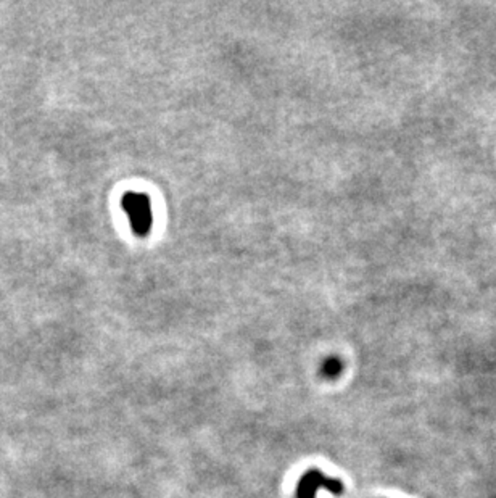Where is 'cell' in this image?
<instances>
[{
  "instance_id": "6da1fadb",
  "label": "cell",
  "mask_w": 496,
  "mask_h": 498,
  "mask_svg": "<svg viewBox=\"0 0 496 498\" xmlns=\"http://www.w3.org/2000/svg\"><path fill=\"white\" fill-rule=\"evenodd\" d=\"M122 210L127 213L131 228L137 235H145L151 228V205L142 192H127L122 197Z\"/></svg>"
},
{
  "instance_id": "7a4b0ae2",
  "label": "cell",
  "mask_w": 496,
  "mask_h": 498,
  "mask_svg": "<svg viewBox=\"0 0 496 498\" xmlns=\"http://www.w3.org/2000/svg\"><path fill=\"white\" fill-rule=\"evenodd\" d=\"M321 489H326L327 492H331L332 495L340 497L343 495L345 486H343V482L337 479V477L324 474V472L319 470H309L304 472L302 479L298 481L295 498H316L318 492Z\"/></svg>"
},
{
  "instance_id": "3957f363",
  "label": "cell",
  "mask_w": 496,
  "mask_h": 498,
  "mask_svg": "<svg viewBox=\"0 0 496 498\" xmlns=\"http://www.w3.org/2000/svg\"><path fill=\"white\" fill-rule=\"evenodd\" d=\"M343 371V363L340 358L337 357H329L327 359H324V363L321 364V374L322 377L326 379H337L340 376Z\"/></svg>"
}]
</instances>
